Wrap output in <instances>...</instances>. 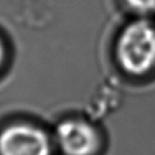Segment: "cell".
I'll list each match as a JSON object with an SVG mask.
<instances>
[{
	"label": "cell",
	"mask_w": 155,
	"mask_h": 155,
	"mask_svg": "<svg viewBox=\"0 0 155 155\" xmlns=\"http://www.w3.org/2000/svg\"><path fill=\"white\" fill-rule=\"evenodd\" d=\"M116 61L124 72L144 75L155 68V26L141 17L127 25L116 41Z\"/></svg>",
	"instance_id": "6da1fadb"
},
{
	"label": "cell",
	"mask_w": 155,
	"mask_h": 155,
	"mask_svg": "<svg viewBox=\"0 0 155 155\" xmlns=\"http://www.w3.org/2000/svg\"><path fill=\"white\" fill-rule=\"evenodd\" d=\"M53 141L40 127L23 121L0 127V155H51Z\"/></svg>",
	"instance_id": "7a4b0ae2"
},
{
	"label": "cell",
	"mask_w": 155,
	"mask_h": 155,
	"mask_svg": "<svg viewBox=\"0 0 155 155\" xmlns=\"http://www.w3.org/2000/svg\"><path fill=\"white\" fill-rule=\"evenodd\" d=\"M55 143L64 155H96L101 137L95 127L81 119H66L55 129Z\"/></svg>",
	"instance_id": "3957f363"
},
{
	"label": "cell",
	"mask_w": 155,
	"mask_h": 155,
	"mask_svg": "<svg viewBox=\"0 0 155 155\" xmlns=\"http://www.w3.org/2000/svg\"><path fill=\"white\" fill-rule=\"evenodd\" d=\"M128 9L145 18L155 13V0H124Z\"/></svg>",
	"instance_id": "277c9868"
},
{
	"label": "cell",
	"mask_w": 155,
	"mask_h": 155,
	"mask_svg": "<svg viewBox=\"0 0 155 155\" xmlns=\"http://www.w3.org/2000/svg\"><path fill=\"white\" fill-rule=\"evenodd\" d=\"M7 56H8L7 46H6L4 38L0 35V72L2 71V68H5V64L7 62Z\"/></svg>",
	"instance_id": "5b68a950"
}]
</instances>
